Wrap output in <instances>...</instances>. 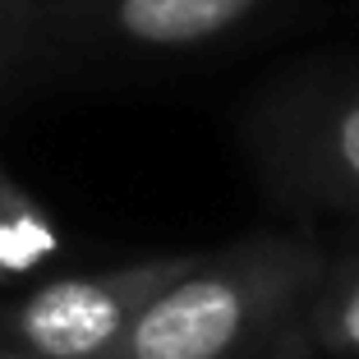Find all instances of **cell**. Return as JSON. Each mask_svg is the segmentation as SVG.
Wrapping results in <instances>:
<instances>
[{
  "instance_id": "obj_7",
  "label": "cell",
  "mask_w": 359,
  "mask_h": 359,
  "mask_svg": "<svg viewBox=\"0 0 359 359\" xmlns=\"http://www.w3.org/2000/svg\"><path fill=\"white\" fill-rule=\"evenodd\" d=\"M51 51H60L51 0H0V83L28 74Z\"/></svg>"
},
{
  "instance_id": "obj_8",
  "label": "cell",
  "mask_w": 359,
  "mask_h": 359,
  "mask_svg": "<svg viewBox=\"0 0 359 359\" xmlns=\"http://www.w3.org/2000/svg\"><path fill=\"white\" fill-rule=\"evenodd\" d=\"M0 359H32V355H19V350H10V355H0Z\"/></svg>"
},
{
  "instance_id": "obj_5",
  "label": "cell",
  "mask_w": 359,
  "mask_h": 359,
  "mask_svg": "<svg viewBox=\"0 0 359 359\" xmlns=\"http://www.w3.org/2000/svg\"><path fill=\"white\" fill-rule=\"evenodd\" d=\"M267 359H359V249L327 263Z\"/></svg>"
},
{
  "instance_id": "obj_6",
  "label": "cell",
  "mask_w": 359,
  "mask_h": 359,
  "mask_svg": "<svg viewBox=\"0 0 359 359\" xmlns=\"http://www.w3.org/2000/svg\"><path fill=\"white\" fill-rule=\"evenodd\" d=\"M65 254L55 217L0 166V290L42 276Z\"/></svg>"
},
{
  "instance_id": "obj_4",
  "label": "cell",
  "mask_w": 359,
  "mask_h": 359,
  "mask_svg": "<svg viewBox=\"0 0 359 359\" xmlns=\"http://www.w3.org/2000/svg\"><path fill=\"white\" fill-rule=\"evenodd\" d=\"M272 0H51L55 46L129 55H184L217 46Z\"/></svg>"
},
{
  "instance_id": "obj_1",
  "label": "cell",
  "mask_w": 359,
  "mask_h": 359,
  "mask_svg": "<svg viewBox=\"0 0 359 359\" xmlns=\"http://www.w3.org/2000/svg\"><path fill=\"white\" fill-rule=\"evenodd\" d=\"M332 249L304 231H258L203 249L102 359H267Z\"/></svg>"
},
{
  "instance_id": "obj_3",
  "label": "cell",
  "mask_w": 359,
  "mask_h": 359,
  "mask_svg": "<svg viewBox=\"0 0 359 359\" xmlns=\"http://www.w3.org/2000/svg\"><path fill=\"white\" fill-rule=\"evenodd\" d=\"M198 258L203 254H157L106 272L51 276L14 299L0 327L19 355L32 359H102L134 327V318Z\"/></svg>"
},
{
  "instance_id": "obj_2",
  "label": "cell",
  "mask_w": 359,
  "mask_h": 359,
  "mask_svg": "<svg viewBox=\"0 0 359 359\" xmlns=\"http://www.w3.org/2000/svg\"><path fill=\"white\" fill-rule=\"evenodd\" d=\"M244 152L281 208L359 222V69H295L249 102Z\"/></svg>"
}]
</instances>
